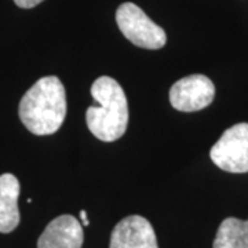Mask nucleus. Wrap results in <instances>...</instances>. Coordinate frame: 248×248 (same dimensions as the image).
<instances>
[{"mask_svg": "<svg viewBox=\"0 0 248 248\" xmlns=\"http://www.w3.org/2000/svg\"><path fill=\"white\" fill-rule=\"evenodd\" d=\"M66 116V94L57 76H46L28 90L19 102V119L35 135L57 133Z\"/></svg>", "mask_w": 248, "mask_h": 248, "instance_id": "f257e3e1", "label": "nucleus"}, {"mask_svg": "<svg viewBox=\"0 0 248 248\" xmlns=\"http://www.w3.org/2000/svg\"><path fill=\"white\" fill-rule=\"evenodd\" d=\"M91 97L98 107L87 109L86 122L90 131L104 142L122 138L128 124V104L122 86L109 76H101L91 86Z\"/></svg>", "mask_w": 248, "mask_h": 248, "instance_id": "f03ea898", "label": "nucleus"}, {"mask_svg": "<svg viewBox=\"0 0 248 248\" xmlns=\"http://www.w3.org/2000/svg\"><path fill=\"white\" fill-rule=\"evenodd\" d=\"M116 22L120 32L138 47L159 50L167 42L164 29L153 22L145 11L134 3L127 1L117 9Z\"/></svg>", "mask_w": 248, "mask_h": 248, "instance_id": "7ed1b4c3", "label": "nucleus"}, {"mask_svg": "<svg viewBox=\"0 0 248 248\" xmlns=\"http://www.w3.org/2000/svg\"><path fill=\"white\" fill-rule=\"evenodd\" d=\"M217 167L233 174L248 172V123L234 124L210 151Z\"/></svg>", "mask_w": 248, "mask_h": 248, "instance_id": "20e7f679", "label": "nucleus"}, {"mask_svg": "<svg viewBox=\"0 0 248 248\" xmlns=\"http://www.w3.org/2000/svg\"><path fill=\"white\" fill-rule=\"evenodd\" d=\"M215 86L204 75H190L178 80L170 90V102L179 112H196L211 105Z\"/></svg>", "mask_w": 248, "mask_h": 248, "instance_id": "39448f33", "label": "nucleus"}, {"mask_svg": "<svg viewBox=\"0 0 248 248\" xmlns=\"http://www.w3.org/2000/svg\"><path fill=\"white\" fill-rule=\"evenodd\" d=\"M109 248H159L151 222L141 215H130L115 226Z\"/></svg>", "mask_w": 248, "mask_h": 248, "instance_id": "423d86ee", "label": "nucleus"}, {"mask_svg": "<svg viewBox=\"0 0 248 248\" xmlns=\"http://www.w3.org/2000/svg\"><path fill=\"white\" fill-rule=\"evenodd\" d=\"M83 226L73 215H60L46 226L37 240V248H81Z\"/></svg>", "mask_w": 248, "mask_h": 248, "instance_id": "0eeeda50", "label": "nucleus"}, {"mask_svg": "<svg viewBox=\"0 0 248 248\" xmlns=\"http://www.w3.org/2000/svg\"><path fill=\"white\" fill-rule=\"evenodd\" d=\"M19 182L13 174L0 175V233H11L19 225Z\"/></svg>", "mask_w": 248, "mask_h": 248, "instance_id": "6e6552de", "label": "nucleus"}, {"mask_svg": "<svg viewBox=\"0 0 248 248\" xmlns=\"http://www.w3.org/2000/svg\"><path fill=\"white\" fill-rule=\"evenodd\" d=\"M213 248H248V219L232 217L222 221Z\"/></svg>", "mask_w": 248, "mask_h": 248, "instance_id": "1a4fd4ad", "label": "nucleus"}, {"mask_svg": "<svg viewBox=\"0 0 248 248\" xmlns=\"http://www.w3.org/2000/svg\"><path fill=\"white\" fill-rule=\"evenodd\" d=\"M43 0H14V3L21 9H32L37 4H40Z\"/></svg>", "mask_w": 248, "mask_h": 248, "instance_id": "9d476101", "label": "nucleus"}, {"mask_svg": "<svg viewBox=\"0 0 248 248\" xmlns=\"http://www.w3.org/2000/svg\"><path fill=\"white\" fill-rule=\"evenodd\" d=\"M80 219H81V225H83V226H89L90 225L89 218H87V213H86L84 210L80 211Z\"/></svg>", "mask_w": 248, "mask_h": 248, "instance_id": "9b49d317", "label": "nucleus"}]
</instances>
